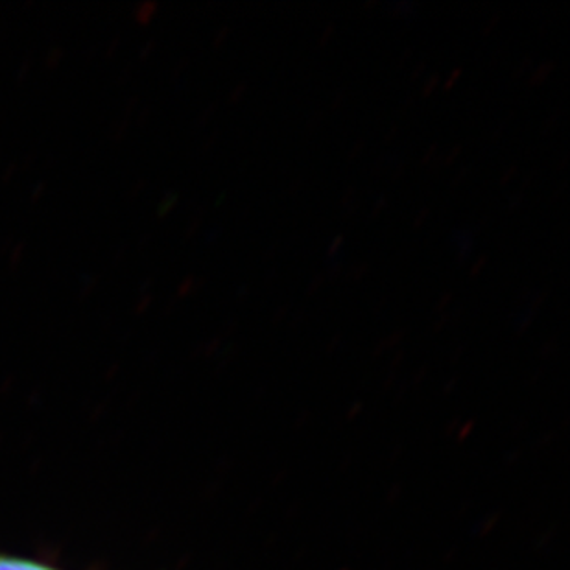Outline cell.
Returning a JSON list of instances; mask_svg holds the SVG:
<instances>
[{
  "mask_svg": "<svg viewBox=\"0 0 570 570\" xmlns=\"http://www.w3.org/2000/svg\"><path fill=\"white\" fill-rule=\"evenodd\" d=\"M0 570H52L49 567L38 566L32 561L13 560V558H4L0 556Z\"/></svg>",
  "mask_w": 570,
  "mask_h": 570,
  "instance_id": "cell-1",
  "label": "cell"
}]
</instances>
